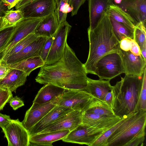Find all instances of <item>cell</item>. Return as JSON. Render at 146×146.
Segmentation results:
<instances>
[{"label":"cell","mask_w":146,"mask_h":146,"mask_svg":"<svg viewBox=\"0 0 146 146\" xmlns=\"http://www.w3.org/2000/svg\"><path fill=\"white\" fill-rule=\"evenodd\" d=\"M43 18L24 17L16 25L10 37L0 52V61L18 42L29 34L34 33Z\"/></svg>","instance_id":"6"},{"label":"cell","mask_w":146,"mask_h":146,"mask_svg":"<svg viewBox=\"0 0 146 146\" xmlns=\"http://www.w3.org/2000/svg\"><path fill=\"white\" fill-rule=\"evenodd\" d=\"M110 81L100 79L94 80L88 78L86 91L93 97L104 101L106 94L112 89Z\"/></svg>","instance_id":"24"},{"label":"cell","mask_w":146,"mask_h":146,"mask_svg":"<svg viewBox=\"0 0 146 146\" xmlns=\"http://www.w3.org/2000/svg\"><path fill=\"white\" fill-rule=\"evenodd\" d=\"M146 25L141 23L135 26L133 39L138 44L140 50L146 45Z\"/></svg>","instance_id":"33"},{"label":"cell","mask_w":146,"mask_h":146,"mask_svg":"<svg viewBox=\"0 0 146 146\" xmlns=\"http://www.w3.org/2000/svg\"><path fill=\"white\" fill-rule=\"evenodd\" d=\"M15 26L0 30V52L10 37Z\"/></svg>","instance_id":"35"},{"label":"cell","mask_w":146,"mask_h":146,"mask_svg":"<svg viewBox=\"0 0 146 146\" xmlns=\"http://www.w3.org/2000/svg\"><path fill=\"white\" fill-rule=\"evenodd\" d=\"M55 0H36L21 9L24 18H43L54 13Z\"/></svg>","instance_id":"12"},{"label":"cell","mask_w":146,"mask_h":146,"mask_svg":"<svg viewBox=\"0 0 146 146\" xmlns=\"http://www.w3.org/2000/svg\"><path fill=\"white\" fill-rule=\"evenodd\" d=\"M73 111L72 109L56 105L41 120L28 131L30 137L40 133L60 117Z\"/></svg>","instance_id":"17"},{"label":"cell","mask_w":146,"mask_h":146,"mask_svg":"<svg viewBox=\"0 0 146 146\" xmlns=\"http://www.w3.org/2000/svg\"><path fill=\"white\" fill-rule=\"evenodd\" d=\"M47 38L42 36L38 37L20 52L3 59L0 61V63L8 65L17 62L30 57L40 56Z\"/></svg>","instance_id":"14"},{"label":"cell","mask_w":146,"mask_h":146,"mask_svg":"<svg viewBox=\"0 0 146 146\" xmlns=\"http://www.w3.org/2000/svg\"><path fill=\"white\" fill-rule=\"evenodd\" d=\"M83 64L66 44L62 57L56 62L40 67L36 82L51 84L66 90L86 91L88 77Z\"/></svg>","instance_id":"1"},{"label":"cell","mask_w":146,"mask_h":146,"mask_svg":"<svg viewBox=\"0 0 146 146\" xmlns=\"http://www.w3.org/2000/svg\"><path fill=\"white\" fill-rule=\"evenodd\" d=\"M1 17V16H0V18Z\"/></svg>","instance_id":"51"},{"label":"cell","mask_w":146,"mask_h":146,"mask_svg":"<svg viewBox=\"0 0 146 146\" xmlns=\"http://www.w3.org/2000/svg\"><path fill=\"white\" fill-rule=\"evenodd\" d=\"M27 76L22 71L11 68L5 77L0 80V87L16 93L18 87L25 84Z\"/></svg>","instance_id":"21"},{"label":"cell","mask_w":146,"mask_h":146,"mask_svg":"<svg viewBox=\"0 0 146 146\" xmlns=\"http://www.w3.org/2000/svg\"><path fill=\"white\" fill-rule=\"evenodd\" d=\"M4 88L1 87H0V92L3 89H4Z\"/></svg>","instance_id":"50"},{"label":"cell","mask_w":146,"mask_h":146,"mask_svg":"<svg viewBox=\"0 0 146 146\" xmlns=\"http://www.w3.org/2000/svg\"><path fill=\"white\" fill-rule=\"evenodd\" d=\"M129 114L124 116L113 126L106 131L93 143L92 146H107L108 138L126 120Z\"/></svg>","instance_id":"31"},{"label":"cell","mask_w":146,"mask_h":146,"mask_svg":"<svg viewBox=\"0 0 146 146\" xmlns=\"http://www.w3.org/2000/svg\"><path fill=\"white\" fill-rule=\"evenodd\" d=\"M84 112L102 116H117L111 108L104 102L93 97L89 102Z\"/></svg>","instance_id":"26"},{"label":"cell","mask_w":146,"mask_h":146,"mask_svg":"<svg viewBox=\"0 0 146 146\" xmlns=\"http://www.w3.org/2000/svg\"><path fill=\"white\" fill-rule=\"evenodd\" d=\"M65 90L51 84H45L38 91L33 103L42 104L51 102L62 95Z\"/></svg>","instance_id":"23"},{"label":"cell","mask_w":146,"mask_h":146,"mask_svg":"<svg viewBox=\"0 0 146 146\" xmlns=\"http://www.w3.org/2000/svg\"><path fill=\"white\" fill-rule=\"evenodd\" d=\"M59 24L57 17L54 12L42 19L34 33L38 37H51L57 30Z\"/></svg>","instance_id":"22"},{"label":"cell","mask_w":146,"mask_h":146,"mask_svg":"<svg viewBox=\"0 0 146 146\" xmlns=\"http://www.w3.org/2000/svg\"><path fill=\"white\" fill-rule=\"evenodd\" d=\"M5 65L11 68L22 71L28 76L32 71L44 65V62L40 56H36L14 64Z\"/></svg>","instance_id":"25"},{"label":"cell","mask_w":146,"mask_h":146,"mask_svg":"<svg viewBox=\"0 0 146 146\" xmlns=\"http://www.w3.org/2000/svg\"><path fill=\"white\" fill-rule=\"evenodd\" d=\"M113 2L130 17L136 25L141 23L146 25V0H113Z\"/></svg>","instance_id":"11"},{"label":"cell","mask_w":146,"mask_h":146,"mask_svg":"<svg viewBox=\"0 0 146 146\" xmlns=\"http://www.w3.org/2000/svg\"><path fill=\"white\" fill-rule=\"evenodd\" d=\"M56 100L57 98L44 104L33 103L31 107L26 111L21 122L25 128L28 131L41 120L56 106Z\"/></svg>","instance_id":"13"},{"label":"cell","mask_w":146,"mask_h":146,"mask_svg":"<svg viewBox=\"0 0 146 146\" xmlns=\"http://www.w3.org/2000/svg\"><path fill=\"white\" fill-rule=\"evenodd\" d=\"M54 38V35L47 38L42 48L40 56L45 62L51 48Z\"/></svg>","instance_id":"37"},{"label":"cell","mask_w":146,"mask_h":146,"mask_svg":"<svg viewBox=\"0 0 146 146\" xmlns=\"http://www.w3.org/2000/svg\"><path fill=\"white\" fill-rule=\"evenodd\" d=\"M112 99L111 91L108 92L106 94L104 99V102L111 107Z\"/></svg>","instance_id":"47"},{"label":"cell","mask_w":146,"mask_h":146,"mask_svg":"<svg viewBox=\"0 0 146 146\" xmlns=\"http://www.w3.org/2000/svg\"><path fill=\"white\" fill-rule=\"evenodd\" d=\"M141 55L146 60V45H145L141 50Z\"/></svg>","instance_id":"48"},{"label":"cell","mask_w":146,"mask_h":146,"mask_svg":"<svg viewBox=\"0 0 146 146\" xmlns=\"http://www.w3.org/2000/svg\"><path fill=\"white\" fill-rule=\"evenodd\" d=\"M36 0H21L15 6L16 10H21L26 5Z\"/></svg>","instance_id":"46"},{"label":"cell","mask_w":146,"mask_h":146,"mask_svg":"<svg viewBox=\"0 0 146 146\" xmlns=\"http://www.w3.org/2000/svg\"><path fill=\"white\" fill-rule=\"evenodd\" d=\"M69 1L60 0L58 5L56 7L54 12L57 16L59 24L66 21L67 13L73 10V8L69 4Z\"/></svg>","instance_id":"32"},{"label":"cell","mask_w":146,"mask_h":146,"mask_svg":"<svg viewBox=\"0 0 146 146\" xmlns=\"http://www.w3.org/2000/svg\"><path fill=\"white\" fill-rule=\"evenodd\" d=\"M21 0H1V1L7 5L9 9L15 7Z\"/></svg>","instance_id":"45"},{"label":"cell","mask_w":146,"mask_h":146,"mask_svg":"<svg viewBox=\"0 0 146 146\" xmlns=\"http://www.w3.org/2000/svg\"><path fill=\"white\" fill-rule=\"evenodd\" d=\"M90 26L92 30L106 13L109 7L113 4V0H88Z\"/></svg>","instance_id":"18"},{"label":"cell","mask_w":146,"mask_h":146,"mask_svg":"<svg viewBox=\"0 0 146 146\" xmlns=\"http://www.w3.org/2000/svg\"><path fill=\"white\" fill-rule=\"evenodd\" d=\"M72 26L66 21L59 24L58 28L54 35L50 49L44 65L53 64L59 60L64 54L68 36Z\"/></svg>","instance_id":"7"},{"label":"cell","mask_w":146,"mask_h":146,"mask_svg":"<svg viewBox=\"0 0 146 146\" xmlns=\"http://www.w3.org/2000/svg\"><path fill=\"white\" fill-rule=\"evenodd\" d=\"M11 119L9 115L0 113V127L2 129L4 128Z\"/></svg>","instance_id":"42"},{"label":"cell","mask_w":146,"mask_h":146,"mask_svg":"<svg viewBox=\"0 0 146 146\" xmlns=\"http://www.w3.org/2000/svg\"><path fill=\"white\" fill-rule=\"evenodd\" d=\"M55 1L56 2L57 6L58 5L60 0H55Z\"/></svg>","instance_id":"49"},{"label":"cell","mask_w":146,"mask_h":146,"mask_svg":"<svg viewBox=\"0 0 146 146\" xmlns=\"http://www.w3.org/2000/svg\"><path fill=\"white\" fill-rule=\"evenodd\" d=\"M106 13L117 21L134 32L136 24L133 19L118 6L113 4L108 7Z\"/></svg>","instance_id":"27"},{"label":"cell","mask_w":146,"mask_h":146,"mask_svg":"<svg viewBox=\"0 0 146 146\" xmlns=\"http://www.w3.org/2000/svg\"><path fill=\"white\" fill-rule=\"evenodd\" d=\"M8 102L13 109L15 110L24 105L23 101L17 96L11 97Z\"/></svg>","instance_id":"38"},{"label":"cell","mask_w":146,"mask_h":146,"mask_svg":"<svg viewBox=\"0 0 146 146\" xmlns=\"http://www.w3.org/2000/svg\"><path fill=\"white\" fill-rule=\"evenodd\" d=\"M4 15L0 18V30L15 26L24 18L21 10L13 9L3 11Z\"/></svg>","instance_id":"28"},{"label":"cell","mask_w":146,"mask_h":146,"mask_svg":"<svg viewBox=\"0 0 146 146\" xmlns=\"http://www.w3.org/2000/svg\"><path fill=\"white\" fill-rule=\"evenodd\" d=\"M146 124V111L130 114L108 138L107 146H127L135 138L145 135Z\"/></svg>","instance_id":"4"},{"label":"cell","mask_w":146,"mask_h":146,"mask_svg":"<svg viewBox=\"0 0 146 146\" xmlns=\"http://www.w3.org/2000/svg\"><path fill=\"white\" fill-rule=\"evenodd\" d=\"M109 16L114 34L119 41L127 38L133 39V31L115 20L111 16Z\"/></svg>","instance_id":"29"},{"label":"cell","mask_w":146,"mask_h":146,"mask_svg":"<svg viewBox=\"0 0 146 146\" xmlns=\"http://www.w3.org/2000/svg\"><path fill=\"white\" fill-rule=\"evenodd\" d=\"M145 138V136L136 137L129 142L127 146H143Z\"/></svg>","instance_id":"41"},{"label":"cell","mask_w":146,"mask_h":146,"mask_svg":"<svg viewBox=\"0 0 146 146\" xmlns=\"http://www.w3.org/2000/svg\"><path fill=\"white\" fill-rule=\"evenodd\" d=\"M129 51L135 55H141V50L140 47L133 39L132 41L131 47Z\"/></svg>","instance_id":"43"},{"label":"cell","mask_w":146,"mask_h":146,"mask_svg":"<svg viewBox=\"0 0 146 146\" xmlns=\"http://www.w3.org/2000/svg\"><path fill=\"white\" fill-rule=\"evenodd\" d=\"M106 131L91 127L82 123L70 131L62 140L65 142L92 146Z\"/></svg>","instance_id":"8"},{"label":"cell","mask_w":146,"mask_h":146,"mask_svg":"<svg viewBox=\"0 0 146 146\" xmlns=\"http://www.w3.org/2000/svg\"><path fill=\"white\" fill-rule=\"evenodd\" d=\"M8 146H29L30 136L28 131L17 119H11L2 129Z\"/></svg>","instance_id":"10"},{"label":"cell","mask_w":146,"mask_h":146,"mask_svg":"<svg viewBox=\"0 0 146 146\" xmlns=\"http://www.w3.org/2000/svg\"><path fill=\"white\" fill-rule=\"evenodd\" d=\"M11 69L6 65L0 63V80L4 78Z\"/></svg>","instance_id":"44"},{"label":"cell","mask_w":146,"mask_h":146,"mask_svg":"<svg viewBox=\"0 0 146 146\" xmlns=\"http://www.w3.org/2000/svg\"><path fill=\"white\" fill-rule=\"evenodd\" d=\"M88 34L89 50L83 65L87 74H95L96 65L100 59L109 53H119L120 41L114 34L106 13L94 29L88 28Z\"/></svg>","instance_id":"2"},{"label":"cell","mask_w":146,"mask_h":146,"mask_svg":"<svg viewBox=\"0 0 146 146\" xmlns=\"http://www.w3.org/2000/svg\"><path fill=\"white\" fill-rule=\"evenodd\" d=\"M119 53L121 57L125 75L142 76L146 68V60L142 56H136L129 50L125 51L120 49Z\"/></svg>","instance_id":"15"},{"label":"cell","mask_w":146,"mask_h":146,"mask_svg":"<svg viewBox=\"0 0 146 146\" xmlns=\"http://www.w3.org/2000/svg\"><path fill=\"white\" fill-rule=\"evenodd\" d=\"M86 0H70L69 4L73 8L71 12V16H73L77 14L81 6L85 2Z\"/></svg>","instance_id":"39"},{"label":"cell","mask_w":146,"mask_h":146,"mask_svg":"<svg viewBox=\"0 0 146 146\" xmlns=\"http://www.w3.org/2000/svg\"><path fill=\"white\" fill-rule=\"evenodd\" d=\"M146 68L142 76V84L137 106V110L146 111Z\"/></svg>","instance_id":"34"},{"label":"cell","mask_w":146,"mask_h":146,"mask_svg":"<svg viewBox=\"0 0 146 146\" xmlns=\"http://www.w3.org/2000/svg\"><path fill=\"white\" fill-rule=\"evenodd\" d=\"M38 37L34 33L29 34L15 45L6 54L2 60L8 57L15 54L20 52Z\"/></svg>","instance_id":"30"},{"label":"cell","mask_w":146,"mask_h":146,"mask_svg":"<svg viewBox=\"0 0 146 146\" xmlns=\"http://www.w3.org/2000/svg\"><path fill=\"white\" fill-rule=\"evenodd\" d=\"M133 39L127 38L120 41V48L122 50L127 51L130 50L132 45Z\"/></svg>","instance_id":"40"},{"label":"cell","mask_w":146,"mask_h":146,"mask_svg":"<svg viewBox=\"0 0 146 146\" xmlns=\"http://www.w3.org/2000/svg\"><path fill=\"white\" fill-rule=\"evenodd\" d=\"M125 73L121 57L118 52L106 54L100 59L95 67V75L100 79L109 80Z\"/></svg>","instance_id":"5"},{"label":"cell","mask_w":146,"mask_h":146,"mask_svg":"<svg viewBox=\"0 0 146 146\" xmlns=\"http://www.w3.org/2000/svg\"><path fill=\"white\" fill-rule=\"evenodd\" d=\"M83 113L76 110L70 111L60 117L40 133L65 130L71 131L82 123Z\"/></svg>","instance_id":"16"},{"label":"cell","mask_w":146,"mask_h":146,"mask_svg":"<svg viewBox=\"0 0 146 146\" xmlns=\"http://www.w3.org/2000/svg\"><path fill=\"white\" fill-rule=\"evenodd\" d=\"M70 131L68 130L40 133L30 137L29 146H52L53 142L62 140Z\"/></svg>","instance_id":"20"},{"label":"cell","mask_w":146,"mask_h":146,"mask_svg":"<svg viewBox=\"0 0 146 146\" xmlns=\"http://www.w3.org/2000/svg\"><path fill=\"white\" fill-rule=\"evenodd\" d=\"M92 97L86 91L66 89L62 95L57 98L56 105L83 112Z\"/></svg>","instance_id":"9"},{"label":"cell","mask_w":146,"mask_h":146,"mask_svg":"<svg viewBox=\"0 0 146 146\" xmlns=\"http://www.w3.org/2000/svg\"><path fill=\"white\" fill-rule=\"evenodd\" d=\"M123 117L118 116H102L84 112L82 114V123L91 127L107 130Z\"/></svg>","instance_id":"19"},{"label":"cell","mask_w":146,"mask_h":146,"mask_svg":"<svg viewBox=\"0 0 146 146\" xmlns=\"http://www.w3.org/2000/svg\"><path fill=\"white\" fill-rule=\"evenodd\" d=\"M13 96L12 92L8 89L4 88L0 92V111Z\"/></svg>","instance_id":"36"},{"label":"cell","mask_w":146,"mask_h":146,"mask_svg":"<svg viewBox=\"0 0 146 146\" xmlns=\"http://www.w3.org/2000/svg\"><path fill=\"white\" fill-rule=\"evenodd\" d=\"M142 76L125 75L112 86L111 108L115 115L123 117L138 111Z\"/></svg>","instance_id":"3"}]
</instances>
